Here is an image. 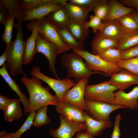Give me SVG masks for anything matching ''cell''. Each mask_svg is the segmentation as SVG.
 Wrapping results in <instances>:
<instances>
[{
	"instance_id": "cell-1",
	"label": "cell",
	"mask_w": 138,
	"mask_h": 138,
	"mask_svg": "<svg viewBox=\"0 0 138 138\" xmlns=\"http://www.w3.org/2000/svg\"><path fill=\"white\" fill-rule=\"evenodd\" d=\"M21 83L27 88L29 97L28 113L36 111L44 106L51 105L57 106L60 101L56 95L49 92L50 87L43 86V81L38 77L32 76L31 78L26 76L20 79Z\"/></svg>"
},
{
	"instance_id": "cell-2",
	"label": "cell",
	"mask_w": 138,
	"mask_h": 138,
	"mask_svg": "<svg viewBox=\"0 0 138 138\" xmlns=\"http://www.w3.org/2000/svg\"><path fill=\"white\" fill-rule=\"evenodd\" d=\"M22 22L17 20L14 23V27L17 31L16 38L6 45L4 51L7 57L6 66L9 70V73L13 76L19 74L26 76L22 67L24 64L25 44L23 38Z\"/></svg>"
},
{
	"instance_id": "cell-3",
	"label": "cell",
	"mask_w": 138,
	"mask_h": 138,
	"mask_svg": "<svg viewBox=\"0 0 138 138\" xmlns=\"http://www.w3.org/2000/svg\"><path fill=\"white\" fill-rule=\"evenodd\" d=\"M84 60L80 55L73 52L62 54L60 62L61 65L67 69L66 78H73L77 83L84 77L94 74H100L108 76L103 72L88 70Z\"/></svg>"
},
{
	"instance_id": "cell-4",
	"label": "cell",
	"mask_w": 138,
	"mask_h": 138,
	"mask_svg": "<svg viewBox=\"0 0 138 138\" xmlns=\"http://www.w3.org/2000/svg\"><path fill=\"white\" fill-rule=\"evenodd\" d=\"M73 52L80 55L85 61L87 68L91 71H100L110 76L122 68L117 65L111 63L103 60L98 55L94 54L85 50L73 49Z\"/></svg>"
},
{
	"instance_id": "cell-5",
	"label": "cell",
	"mask_w": 138,
	"mask_h": 138,
	"mask_svg": "<svg viewBox=\"0 0 138 138\" xmlns=\"http://www.w3.org/2000/svg\"><path fill=\"white\" fill-rule=\"evenodd\" d=\"M118 89L116 86L107 83L105 81L95 84H87L85 89V99L114 104V92Z\"/></svg>"
},
{
	"instance_id": "cell-6",
	"label": "cell",
	"mask_w": 138,
	"mask_h": 138,
	"mask_svg": "<svg viewBox=\"0 0 138 138\" xmlns=\"http://www.w3.org/2000/svg\"><path fill=\"white\" fill-rule=\"evenodd\" d=\"M32 76L38 78L47 84L55 92L59 101H62L66 92L77 83L74 80L66 77L62 79H54L43 74L39 67L35 66L31 69L30 73Z\"/></svg>"
},
{
	"instance_id": "cell-7",
	"label": "cell",
	"mask_w": 138,
	"mask_h": 138,
	"mask_svg": "<svg viewBox=\"0 0 138 138\" xmlns=\"http://www.w3.org/2000/svg\"><path fill=\"white\" fill-rule=\"evenodd\" d=\"M85 110L94 119L99 121L110 119V115L113 112L121 109H126V107L115 104L85 99Z\"/></svg>"
},
{
	"instance_id": "cell-8",
	"label": "cell",
	"mask_w": 138,
	"mask_h": 138,
	"mask_svg": "<svg viewBox=\"0 0 138 138\" xmlns=\"http://www.w3.org/2000/svg\"><path fill=\"white\" fill-rule=\"evenodd\" d=\"M36 52L43 54L48 62V69L56 79H60L57 73L55 68L56 58L59 54L58 48L55 44L48 41L39 33L37 40Z\"/></svg>"
},
{
	"instance_id": "cell-9",
	"label": "cell",
	"mask_w": 138,
	"mask_h": 138,
	"mask_svg": "<svg viewBox=\"0 0 138 138\" xmlns=\"http://www.w3.org/2000/svg\"><path fill=\"white\" fill-rule=\"evenodd\" d=\"M39 33L48 41L56 45L59 54L71 49L63 41L55 27L45 17L40 19Z\"/></svg>"
},
{
	"instance_id": "cell-10",
	"label": "cell",
	"mask_w": 138,
	"mask_h": 138,
	"mask_svg": "<svg viewBox=\"0 0 138 138\" xmlns=\"http://www.w3.org/2000/svg\"><path fill=\"white\" fill-rule=\"evenodd\" d=\"M84 77L65 93L62 101L75 106L82 110H85V93L86 85L90 77Z\"/></svg>"
},
{
	"instance_id": "cell-11",
	"label": "cell",
	"mask_w": 138,
	"mask_h": 138,
	"mask_svg": "<svg viewBox=\"0 0 138 138\" xmlns=\"http://www.w3.org/2000/svg\"><path fill=\"white\" fill-rule=\"evenodd\" d=\"M59 117L60 124L59 128L56 129L51 128L49 132L53 138H72L76 133L85 130V122H73L60 115Z\"/></svg>"
},
{
	"instance_id": "cell-12",
	"label": "cell",
	"mask_w": 138,
	"mask_h": 138,
	"mask_svg": "<svg viewBox=\"0 0 138 138\" xmlns=\"http://www.w3.org/2000/svg\"><path fill=\"white\" fill-rule=\"evenodd\" d=\"M40 24V19L31 21L26 25L27 28L31 31L32 33L25 41L24 59V64L25 65H27L31 62L36 53V45Z\"/></svg>"
},
{
	"instance_id": "cell-13",
	"label": "cell",
	"mask_w": 138,
	"mask_h": 138,
	"mask_svg": "<svg viewBox=\"0 0 138 138\" xmlns=\"http://www.w3.org/2000/svg\"><path fill=\"white\" fill-rule=\"evenodd\" d=\"M110 77L105 82L116 86L119 90L124 91L133 85H138V76L125 69H122Z\"/></svg>"
},
{
	"instance_id": "cell-14",
	"label": "cell",
	"mask_w": 138,
	"mask_h": 138,
	"mask_svg": "<svg viewBox=\"0 0 138 138\" xmlns=\"http://www.w3.org/2000/svg\"><path fill=\"white\" fill-rule=\"evenodd\" d=\"M103 22L102 29L98 31L95 36L118 41L127 32L123 29L117 20L103 21Z\"/></svg>"
},
{
	"instance_id": "cell-15",
	"label": "cell",
	"mask_w": 138,
	"mask_h": 138,
	"mask_svg": "<svg viewBox=\"0 0 138 138\" xmlns=\"http://www.w3.org/2000/svg\"><path fill=\"white\" fill-rule=\"evenodd\" d=\"M55 110L60 115L69 120L77 122H84V111L67 102L60 101Z\"/></svg>"
},
{
	"instance_id": "cell-16",
	"label": "cell",
	"mask_w": 138,
	"mask_h": 138,
	"mask_svg": "<svg viewBox=\"0 0 138 138\" xmlns=\"http://www.w3.org/2000/svg\"><path fill=\"white\" fill-rule=\"evenodd\" d=\"M115 104L126 107L131 110L136 109L138 103V85L128 93L119 90L115 93Z\"/></svg>"
},
{
	"instance_id": "cell-17",
	"label": "cell",
	"mask_w": 138,
	"mask_h": 138,
	"mask_svg": "<svg viewBox=\"0 0 138 138\" xmlns=\"http://www.w3.org/2000/svg\"><path fill=\"white\" fill-rule=\"evenodd\" d=\"M83 114L86 125L85 132L94 136L100 135L105 129L113 125L110 120L104 121L95 120L84 111Z\"/></svg>"
},
{
	"instance_id": "cell-18",
	"label": "cell",
	"mask_w": 138,
	"mask_h": 138,
	"mask_svg": "<svg viewBox=\"0 0 138 138\" xmlns=\"http://www.w3.org/2000/svg\"><path fill=\"white\" fill-rule=\"evenodd\" d=\"M62 6L61 5L55 3L46 4L24 13V22L39 20L44 18L50 13L55 11Z\"/></svg>"
},
{
	"instance_id": "cell-19",
	"label": "cell",
	"mask_w": 138,
	"mask_h": 138,
	"mask_svg": "<svg viewBox=\"0 0 138 138\" xmlns=\"http://www.w3.org/2000/svg\"><path fill=\"white\" fill-rule=\"evenodd\" d=\"M0 74L9 87L19 96L24 108V114L26 116L29 106V99L21 92L19 86L9 74L5 64L0 69Z\"/></svg>"
},
{
	"instance_id": "cell-20",
	"label": "cell",
	"mask_w": 138,
	"mask_h": 138,
	"mask_svg": "<svg viewBox=\"0 0 138 138\" xmlns=\"http://www.w3.org/2000/svg\"><path fill=\"white\" fill-rule=\"evenodd\" d=\"M109 9L107 18L104 21L117 20L126 14H131L135 10L133 8L126 7L116 0L108 1Z\"/></svg>"
},
{
	"instance_id": "cell-21",
	"label": "cell",
	"mask_w": 138,
	"mask_h": 138,
	"mask_svg": "<svg viewBox=\"0 0 138 138\" xmlns=\"http://www.w3.org/2000/svg\"><path fill=\"white\" fill-rule=\"evenodd\" d=\"M44 17L57 28H67L70 19L67 11L62 5L60 8L50 13Z\"/></svg>"
},
{
	"instance_id": "cell-22",
	"label": "cell",
	"mask_w": 138,
	"mask_h": 138,
	"mask_svg": "<svg viewBox=\"0 0 138 138\" xmlns=\"http://www.w3.org/2000/svg\"><path fill=\"white\" fill-rule=\"evenodd\" d=\"M21 102L20 99H11L3 110L5 121L10 122L15 120H18L22 116V110L20 107Z\"/></svg>"
},
{
	"instance_id": "cell-23",
	"label": "cell",
	"mask_w": 138,
	"mask_h": 138,
	"mask_svg": "<svg viewBox=\"0 0 138 138\" xmlns=\"http://www.w3.org/2000/svg\"><path fill=\"white\" fill-rule=\"evenodd\" d=\"M118 44V41L95 36L91 44V53L98 55L108 49L116 48Z\"/></svg>"
},
{
	"instance_id": "cell-24",
	"label": "cell",
	"mask_w": 138,
	"mask_h": 138,
	"mask_svg": "<svg viewBox=\"0 0 138 138\" xmlns=\"http://www.w3.org/2000/svg\"><path fill=\"white\" fill-rule=\"evenodd\" d=\"M67 29L77 41L83 44L90 33L89 29L86 28L84 23L71 19Z\"/></svg>"
},
{
	"instance_id": "cell-25",
	"label": "cell",
	"mask_w": 138,
	"mask_h": 138,
	"mask_svg": "<svg viewBox=\"0 0 138 138\" xmlns=\"http://www.w3.org/2000/svg\"><path fill=\"white\" fill-rule=\"evenodd\" d=\"M61 5L67 11L71 19L84 23L87 21L89 12L84 9L67 1Z\"/></svg>"
},
{
	"instance_id": "cell-26",
	"label": "cell",
	"mask_w": 138,
	"mask_h": 138,
	"mask_svg": "<svg viewBox=\"0 0 138 138\" xmlns=\"http://www.w3.org/2000/svg\"><path fill=\"white\" fill-rule=\"evenodd\" d=\"M7 9L9 16H14L17 20L24 22V12L20 0H0Z\"/></svg>"
},
{
	"instance_id": "cell-27",
	"label": "cell",
	"mask_w": 138,
	"mask_h": 138,
	"mask_svg": "<svg viewBox=\"0 0 138 138\" xmlns=\"http://www.w3.org/2000/svg\"><path fill=\"white\" fill-rule=\"evenodd\" d=\"M138 45V30L127 32L118 41L116 48L121 51Z\"/></svg>"
},
{
	"instance_id": "cell-28",
	"label": "cell",
	"mask_w": 138,
	"mask_h": 138,
	"mask_svg": "<svg viewBox=\"0 0 138 138\" xmlns=\"http://www.w3.org/2000/svg\"><path fill=\"white\" fill-rule=\"evenodd\" d=\"M56 28L63 41L72 49H76L85 50L84 44L77 41L67 28Z\"/></svg>"
},
{
	"instance_id": "cell-29",
	"label": "cell",
	"mask_w": 138,
	"mask_h": 138,
	"mask_svg": "<svg viewBox=\"0 0 138 138\" xmlns=\"http://www.w3.org/2000/svg\"><path fill=\"white\" fill-rule=\"evenodd\" d=\"M121 51L116 48H110L97 55L108 62L117 65L122 60L121 58Z\"/></svg>"
},
{
	"instance_id": "cell-30",
	"label": "cell",
	"mask_w": 138,
	"mask_h": 138,
	"mask_svg": "<svg viewBox=\"0 0 138 138\" xmlns=\"http://www.w3.org/2000/svg\"><path fill=\"white\" fill-rule=\"evenodd\" d=\"M48 106H42L37 110L33 121V126L40 128L43 125H48L50 123L51 120L47 113Z\"/></svg>"
},
{
	"instance_id": "cell-31",
	"label": "cell",
	"mask_w": 138,
	"mask_h": 138,
	"mask_svg": "<svg viewBox=\"0 0 138 138\" xmlns=\"http://www.w3.org/2000/svg\"><path fill=\"white\" fill-rule=\"evenodd\" d=\"M117 20L123 29L126 32L138 30V24L131 14L125 15Z\"/></svg>"
},
{
	"instance_id": "cell-32",
	"label": "cell",
	"mask_w": 138,
	"mask_h": 138,
	"mask_svg": "<svg viewBox=\"0 0 138 138\" xmlns=\"http://www.w3.org/2000/svg\"><path fill=\"white\" fill-rule=\"evenodd\" d=\"M20 1L25 13L44 4L56 3L55 0H20Z\"/></svg>"
},
{
	"instance_id": "cell-33",
	"label": "cell",
	"mask_w": 138,
	"mask_h": 138,
	"mask_svg": "<svg viewBox=\"0 0 138 138\" xmlns=\"http://www.w3.org/2000/svg\"><path fill=\"white\" fill-rule=\"evenodd\" d=\"M117 65L122 68L127 70L138 76V56L131 59L122 60Z\"/></svg>"
},
{
	"instance_id": "cell-34",
	"label": "cell",
	"mask_w": 138,
	"mask_h": 138,
	"mask_svg": "<svg viewBox=\"0 0 138 138\" xmlns=\"http://www.w3.org/2000/svg\"><path fill=\"white\" fill-rule=\"evenodd\" d=\"M107 0H70L69 3L78 6L89 12L97 5L105 2Z\"/></svg>"
},
{
	"instance_id": "cell-35",
	"label": "cell",
	"mask_w": 138,
	"mask_h": 138,
	"mask_svg": "<svg viewBox=\"0 0 138 138\" xmlns=\"http://www.w3.org/2000/svg\"><path fill=\"white\" fill-rule=\"evenodd\" d=\"M15 18L14 16H10L4 25V30L2 35V40L6 44V45H8L12 41V33Z\"/></svg>"
},
{
	"instance_id": "cell-36",
	"label": "cell",
	"mask_w": 138,
	"mask_h": 138,
	"mask_svg": "<svg viewBox=\"0 0 138 138\" xmlns=\"http://www.w3.org/2000/svg\"><path fill=\"white\" fill-rule=\"evenodd\" d=\"M36 111H33L28 116L26 120L19 129L14 132L13 138H21L22 134L26 131L30 129L33 125Z\"/></svg>"
},
{
	"instance_id": "cell-37",
	"label": "cell",
	"mask_w": 138,
	"mask_h": 138,
	"mask_svg": "<svg viewBox=\"0 0 138 138\" xmlns=\"http://www.w3.org/2000/svg\"><path fill=\"white\" fill-rule=\"evenodd\" d=\"M109 9L108 1L96 6L93 9L94 15L103 21L107 17Z\"/></svg>"
},
{
	"instance_id": "cell-38",
	"label": "cell",
	"mask_w": 138,
	"mask_h": 138,
	"mask_svg": "<svg viewBox=\"0 0 138 138\" xmlns=\"http://www.w3.org/2000/svg\"><path fill=\"white\" fill-rule=\"evenodd\" d=\"M102 20L95 15H91L89 21L85 23L86 28L89 29L91 28L94 33L101 30L102 28L103 23Z\"/></svg>"
},
{
	"instance_id": "cell-39",
	"label": "cell",
	"mask_w": 138,
	"mask_h": 138,
	"mask_svg": "<svg viewBox=\"0 0 138 138\" xmlns=\"http://www.w3.org/2000/svg\"><path fill=\"white\" fill-rule=\"evenodd\" d=\"M138 56V45L121 52V58L122 60L131 59Z\"/></svg>"
},
{
	"instance_id": "cell-40",
	"label": "cell",
	"mask_w": 138,
	"mask_h": 138,
	"mask_svg": "<svg viewBox=\"0 0 138 138\" xmlns=\"http://www.w3.org/2000/svg\"><path fill=\"white\" fill-rule=\"evenodd\" d=\"M121 119L120 114H117L114 121L113 130L110 138H120L121 135L120 124Z\"/></svg>"
},
{
	"instance_id": "cell-41",
	"label": "cell",
	"mask_w": 138,
	"mask_h": 138,
	"mask_svg": "<svg viewBox=\"0 0 138 138\" xmlns=\"http://www.w3.org/2000/svg\"><path fill=\"white\" fill-rule=\"evenodd\" d=\"M9 16L7 9L0 2V23L4 25L7 22Z\"/></svg>"
},
{
	"instance_id": "cell-42",
	"label": "cell",
	"mask_w": 138,
	"mask_h": 138,
	"mask_svg": "<svg viewBox=\"0 0 138 138\" xmlns=\"http://www.w3.org/2000/svg\"><path fill=\"white\" fill-rule=\"evenodd\" d=\"M120 2L125 6L133 8L138 13V0H121Z\"/></svg>"
},
{
	"instance_id": "cell-43",
	"label": "cell",
	"mask_w": 138,
	"mask_h": 138,
	"mask_svg": "<svg viewBox=\"0 0 138 138\" xmlns=\"http://www.w3.org/2000/svg\"><path fill=\"white\" fill-rule=\"evenodd\" d=\"M10 98L0 95V109L3 110L7 106Z\"/></svg>"
},
{
	"instance_id": "cell-44",
	"label": "cell",
	"mask_w": 138,
	"mask_h": 138,
	"mask_svg": "<svg viewBox=\"0 0 138 138\" xmlns=\"http://www.w3.org/2000/svg\"><path fill=\"white\" fill-rule=\"evenodd\" d=\"M94 137L86 132L80 131L77 132L75 138H94Z\"/></svg>"
},
{
	"instance_id": "cell-45",
	"label": "cell",
	"mask_w": 138,
	"mask_h": 138,
	"mask_svg": "<svg viewBox=\"0 0 138 138\" xmlns=\"http://www.w3.org/2000/svg\"><path fill=\"white\" fill-rule=\"evenodd\" d=\"M13 133L14 132L8 133L5 131H1L0 132V138H13Z\"/></svg>"
},
{
	"instance_id": "cell-46",
	"label": "cell",
	"mask_w": 138,
	"mask_h": 138,
	"mask_svg": "<svg viewBox=\"0 0 138 138\" xmlns=\"http://www.w3.org/2000/svg\"><path fill=\"white\" fill-rule=\"evenodd\" d=\"M7 59L6 55L5 52L0 56V66L4 65L5 64Z\"/></svg>"
},
{
	"instance_id": "cell-47",
	"label": "cell",
	"mask_w": 138,
	"mask_h": 138,
	"mask_svg": "<svg viewBox=\"0 0 138 138\" xmlns=\"http://www.w3.org/2000/svg\"><path fill=\"white\" fill-rule=\"evenodd\" d=\"M131 14L138 24V13L135 10Z\"/></svg>"
},
{
	"instance_id": "cell-48",
	"label": "cell",
	"mask_w": 138,
	"mask_h": 138,
	"mask_svg": "<svg viewBox=\"0 0 138 138\" xmlns=\"http://www.w3.org/2000/svg\"><path fill=\"white\" fill-rule=\"evenodd\" d=\"M136 109L138 110V103L137 104V105Z\"/></svg>"
}]
</instances>
